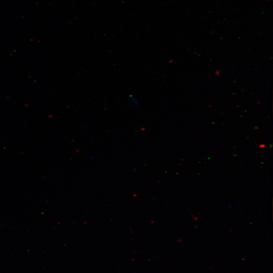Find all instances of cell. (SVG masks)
<instances>
[{"mask_svg":"<svg viewBox=\"0 0 273 273\" xmlns=\"http://www.w3.org/2000/svg\"><path fill=\"white\" fill-rule=\"evenodd\" d=\"M128 98L134 105L138 106L139 102L134 97H133L132 95H129Z\"/></svg>","mask_w":273,"mask_h":273,"instance_id":"1","label":"cell"}]
</instances>
